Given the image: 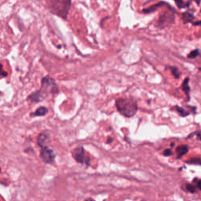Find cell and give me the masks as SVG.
<instances>
[{
    "label": "cell",
    "mask_w": 201,
    "mask_h": 201,
    "mask_svg": "<svg viewBox=\"0 0 201 201\" xmlns=\"http://www.w3.org/2000/svg\"><path fill=\"white\" fill-rule=\"evenodd\" d=\"M117 110L125 117H132L138 112V105L133 99L118 98L116 101Z\"/></svg>",
    "instance_id": "obj_1"
},
{
    "label": "cell",
    "mask_w": 201,
    "mask_h": 201,
    "mask_svg": "<svg viewBox=\"0 0 201 201\" xmlns=\"http://www.w3.org/2000/svg\"><path fill=\"white\" fill-rule=\"evenodd\" d=\"M48 6L53 14L66 19L71 7V0H49Z\"/></svg>",
    "instance_id": "obj_2"
},
{
    "label": "cell",
    "mask_w": 201,
    "mask_h": 201,
    "mask_svg": "<svg viewBox=\"0 0 201 201\" xmlns=\"http://www.w3.org/2000/svg\"><path fill=\"white\" fill-rule=\"evenodd\" d=\"M40 90L45 96L49 93H55L58 91L55 81L49 77H45L43 79V80H42V90Z\"/></svg>",
    "instance_id": "obj_3"
},
{
    "label": "cell",
    "mask_w": 201,
    "mask_h": 201,
    "mask_svg": "<svg viewBox=\"0 0 201 201\" xmlns=\"http://www.w3.org/2000/svg\"><path fill=\"white\" fill-rule=\"evenodd\" d=\"M174 21V16L170 11H165L159 17L156 26L160 28H165L172 24Z\"/></svg>",
    "instance_id": "obj_4"
},
{
    "label": "cell",
    "mask_w": 201,
    "mask_h": 201,
    "mask_svg": "<svg viewBox=\"0 0 201 201\" xmlns=\"http://www.w3.org/2000/svg\"><path fill=\"white\" fill-rule=\"evenodd\" d=\"M73 156L77 162L81 164H89L90 163V159L86 156L85 151L83 147H78L74 150Z\"/></svg>",
    "instance_id": "obj_5"
},
{
    "label": "cell",
    "mask_w": 201,
    "mask_h": 201,
    "mask_svg": "<svg viewBox=\"0 0 201 201\" xmlns=\"http://www.w3.org/2000/svg\"><path fill=\"white\" fill-rule=\"evenodd\" d=\"M40 156L46 164H53L55 160V154L53 150L49 149L47 147H42Z\"/></svg>",
    "instance_id": "obj_6"
},
{
    "label": "cell",
    "mask_w": 201,
    "mask_h": 201,
    "mask_svg": "<svg viewBox=\"0 0 201 201\" xmlns=\"http://www.w3.org/2000/svg\"><path fill=\"white\" fill-rule=\"evenodd\" d=\"M46 96L41 92V90H39V91H36V93H33L31 95L28 97L29 100H31L32 101H34V102H39L40 101L43 100Z\"/></svg>",
    "instance_id": "obj_7"
},
{
    "label": "cell",
    "mask_w": 201,
    "mask_h": 201,
    "mask_svg": "<svg viewBox=\"0 0 201 201\" xmlns=\"http://www.w3.org/2000/svg\"><path fill=\"white\" fill-rule=\"evenodd\" d=\"M188 152H189V146L186 145H179L176 148V154H177V157L178 159L186 155Z\"/></svg>",
    "instance_id": "obj_8"
},
{
    "label": "cell",
    "mask_w": 201,
    "mask_h": 201,
    "mask_svg": "<svg viewBox=\"0 0 201 201\" xmlns=\"http://www.w3.org/2000/svg\"><path fill=\"white\" fill-rule=\"evenodd\" d=\"M164 5H165V2H160V3L155 4V5L151 6L148 7V8L144 9L143 13H145V14H150V13H153L156 11L157 9L160 8V7H161L162 6H164Z\"/></svg>",
    "instance_id": "obj_9"
},
{
    "label": "cell",
    "mask_w": 201,
    "mask_h": 201,
    "mask_svg": "<svg viewBox=\"0 0 201 201\" xmlns=\"http://www.w3.org/2000/svg\"><path fill=\"white\" fill-rule=\"evenodd\" d=\"M48 113V109H46V107H40L39 108V109L36 110L35 113H33L32 114V116H45V115L46 114V113Z\"/></svg>",
    "instance_id": "obj_10"
},
{
    "label": "cell",
    "mask_w": 201,
    "mask_h": 201,
    "mask_svg": "<svg viewBox=\"0 0 201 201\" xmlns=\"http://www.w3.org/2000/svg\"><path fill=\"white\" fill-rule=\"evenodd\" d=\"M189 78H186L184 80V82L182 83V90H184V92L186 93V95L188 96V98L189 99V92H190V87L189 86Z\"/></svg>",
    "instance_id": "obj_11"
},
{
    "label": "cell",
    "mask_w": 201,
    "mask_h": 201,
    "mask_svg": "<svg viewBox=\"0 0 201 201\" xmlns=\"http://www.w3.org/2000/svg\"><path fill=\"white\" fill-rule=\"evenodd\" d=\"M47 135L46 134H41V135H39V138H38V144H39V146L43 147L44 146L45 143L47 141Z\"/></svg>",
    "instance_id": "obj_12"
},
{
    "label": "cell",
    "mask_w": 201,
    "mask_h": 201,
    "mask_svg": "<svg viewBox=\"0 0 201 201\" xmlns=\"http://www.w3.org/2000/svg\"><path fill=\"white\" fill-rule=\"evenodd\" d=\"M193 19H194V16L193 15L190 13H184L182 14V20L185 23H188V22H191V21H193Z\"/></svg>",
    "instance_id": "obj_13"
},
{
    "label": "cell",
    "mask_w": 201,
    "mask_h": 201,
    "mask_svg": "<svg viewBox=\"0 0 201 201\" xmlns=\"http://www.w3.org/2000/svg\"><path fill=\"white\" fill-rule=\"evenodd\" d=\"M170 71H171V72H172V74H173V75H174V78L175 79L180 78L181 73H180V72H179L178 68H177V67L170 66Z\"/></svg>",
    "instance_id": "obj_14"
},
{
    "label": "cell",
    "mask_w": 201,
    "mask_h": 201,
    "mask_svg": "<svg viewBox=\"0 0 201 201\" xmlns=\"http://www.w3.org/2000/svg\"><path fill=\"white\" fill-rule=\"evenodd\" d=\"M174 109H175L176 111L179 113V115H180L181 116H182V117H185V116H187L188 115H189V112H186L184 109L178 107V106H174Z\"/></svg>",
    "instance_id": "obj_15"
},
{
    "label": "cell",
    "mask_w": 201,
    "mask_h": 201,
    "mask_svg": "<svg viewBox=\"0 0 201 201\" xmlns=\"http://www.w3.org/2000/svg\"><path fill=\"white\" fill-rule=\"evenodd\" d=\"M186 163L190 164H198V165H201V158L191 159V160H187Z\"/></svg>",
    "instance_id": "obj_16"
},
{
    "label": "cell",
    "mask_w": 201,
    "mask_h": 201,
    "mask_svg": "<svg viewBox=\"0 0 201 201\" xmlns=\"http://www.w3.org/2000/svg\"><path fill=\"white\" fill-rule=\"evenodd\" d=\"M199 54V49H195V50H193L192 52H190V53H189L187 56L188 58L189 59H193V58H196Z\"/></svg>",
    "instance_id": "obj_17"
},
{
    "label": "cell",
    "mask_w": 201,
    "mask_h": 201,
    "mask_svg": "<svg viewBox=\"0 0 201 201\" xmlns=\"http://www.w3.org/2000/svg\"><path fill=\"white\" fill-rule=\"evenodd\" d=\"M186 189H187V190L189 191V192H190V193H194L195 192H196V186H195L193 184H188L187 186H186Z\"/></svg>",
    "instance_id": "obj_18"
},
{
    "label": "cell",
    "mask_w": 201,
    "mask_h": 201,
    "mask_svg": "<svg viewBox=\"0 0 201 201\" xmlns=\"http://www.w3.org/2000/svg\"><path fill=\"white\" fill-rule=\"evenodd\" d=\"M174 1L176 2V4H177V6L179 7V8L185 7V3L183 0H174Z\"/></svg>",
    "instance_id": "obj_19"
},
{
    "label": "cell",
    "mask_w": 201,
    "mask_h": 201,
    "mask_svg": "<svg viewBox=\"0 0 201 201\" xmlns=\"http://www.w3.org/2000/svg\"><path fill=\"white\" fill-rule=\"evenodd\" d=\"M7 75V72H5L3 69H2V65L0 64V79L2 78V77H6Z\"/></svg>",
    "instance_id": "obj_20"
},
{
    "label": "cell",
    "mask_w": 201,
    "mask_h": 201,
    "mask_svg": "<svg viewBox=\"0 0 201 201\" xmlns=\"http://www.w3.org/2000/svg\"><path fill=\"white\" fill-rule=\"evenodd\" d=\"M172 154H173V152L170 149H166L165 151L164 152V155L165 156H171Z\"/></svg>",
    "instance_id": "obj_21"
},
{
    "label": "cell",
    "mask_w": 201,
    "mask_h": 201,
    "mask_svg": "<svg viewBox=\"0 0 201 201\" xmlns=\"http://www.w3.org/2000/svg\"><path fill=\"white\" fill-rule=\"evenodd\" d=\"M196 187L199 189H201V180L199 181L198 182H196Z\"/></svg>",
    "instance_id": "obj_22"
},
{
    "label": "cell",
    "mask_w": 201,
    "mask_h": 201,
    "mask_svg": "<svg viewBox=\"0 0 201 201\" xmlns=\"http://www.w3.org/2000/svg\"><path fill=\"white\" fill-rule=\"evenodd\" d=\"M196 136H197V138H199V139L200 140V141H201V131H198V132H196Z\"/></svg>",
    "instance_id": "obj_23"
},
{
    "label": "cell",
    "mask_w": 201,
    "mask_h": 201,
    "mask_svg": "<svg viewBox=\"0 0 201 201\" xmlns=\"http://www.w3.org/2000/svg\"><path fill=\"white\" fill-rule=\"evenodd\" d=\"M193 25H198V24H201V21H197L196 23H193Z\"/></svg>",
    "instance_id": "obj_24"
},
{
    "label": "cell",
    "mask_w": 201,
    "mask_h": 201,
    "mask_svg": "<svg viewBox=\"0 0 201 201\" xmlns=\"http://www.w3.org/2000/svg\"><path fill=\"white\" fill-rule=\"evenodd\" d=\"M196 3H197L198 5H199V0H196Z\"/></svg>",
    "instance_id": "obj_25"
},
{
    "label": "cell",
    "mask_w": 201,
    "mask_h": 201,
    "mask_svg": "<svg viewBox=\"0 0 201 201\" xmlns=\"http://www.w3.org/2000/svg\"><path fill=\"white\" fill-rule=\"evenodd\" d=\"M199 70H200V71H201V68H199Z\"/></svg>",
    "instance_id": "obj_26"
},
{
    "label": "cell",
    "mask_w": 201,
    "mask_h": 201,
    "mask_svg": "<svg viewBox=\"0 0 201 201\" xmlns=\"http://www.w3.org/2000/svg\"><path fill=\"white\" fill-rule=\"evenodd\" d=\"M1 94H2V93H1V92H0V95H1Z\"/></svg>",
    "instance_id": "obj_27"
}]
</instances>
